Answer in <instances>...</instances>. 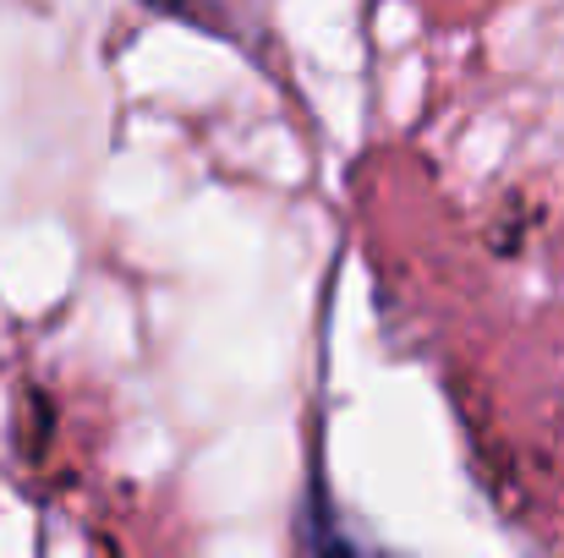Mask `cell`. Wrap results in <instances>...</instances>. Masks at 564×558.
<instances>
[{
    "instance_id": "6da1fadb",
    "label": "cell",
    "mask_w": 564,
    "mask_h": 558,
    "mask_svg": "<svg viewBox=\"0 0 564 558\" xmlns=\"http://www.w3.org/2000/svg\"><path fill=\"white\" fill-rule=\"evenodd\" d=\"M160 6H182V0H160Z\"/></svg>"
}]
</instances>
